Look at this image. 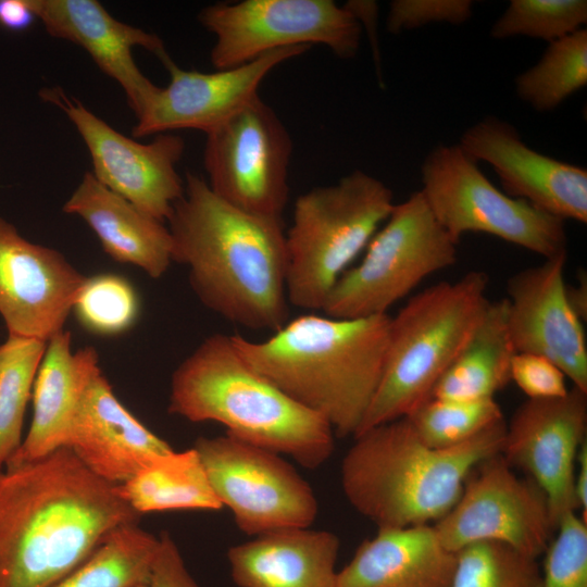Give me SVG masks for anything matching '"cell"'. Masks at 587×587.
I'll list each match as a JSON object with an SVG mask.
<instances>
[{"label": "cell", "instance_id": "obj_1", "mask_svg": "<svg viewBox=\"0 0 587 587\" xmlns=\"http://www.w3.org/2000/svg\"><path fill=\"white\" fill-rule=\"evenodd\" d=\"M112 485L64 447L0 469V587H52L117 528L138 523Z\"/></svg>", "mask_w": 587, "mask_h": 587}, {"label": "cell", "instance_id": "obj_2", "mask_svg": "<svg viewBox=\"0 0 587 587\" xmlns=\"http://www.w3.org/2000/svg\"><path fill=\"white\" fill-rule=\"evenodd\" d=\"M184 182L166 221L173 262L188 267L189 285L205 308L245 328L276 332L289 316L282 218L233 207L193 173Z\"/></svg>", "mask_w": 587, "mask_h": 587}, {"label": "cell", "instance_id": "obj_3", "mask_svg": "<svg viewBox=\"0 0 587 587\" xmlns=\"http://www.w3.org/2000/svg\"><path fill=\"white\" fill-rule=\"evenodd\" d=\"M390 315H300L262 341L232 335L241 357L291 399L354 436L378 387Z\"/></svg>", "mask_w": 587, "mask_h": 587}, {"label": "cell", "instance_id": "obj_4", "mask_svg": "<svg viewBox=\"0 0 587 587\" xmlns=\"http://www.w3.org/2000/svg\"><path fill=\"white\" fill-rule=\"evenodd\" d=\"M501 420L447 449L425 445L407 417L357 436L341 464V486L351 507L377 528L439 521L457 503L472 471L501 452Z\"/></svg>", "mask_w": 587, "mask_h": 587}, {"label": "cell", "instance_id": "obj_5", "mask_svg": "<svg viewBox=\"0 0 587 587\" xmlns=\"http://www.w3.org/2000/svg\"><path fill=\"white\" fill-rule=\"evenodd\" d=\"M168 413L190 422H216L245 442L285 453L314 470L334 451L329 423L255 371L232 335L212 334L171 377Z\"/></svg>", "mask_w": 587, "mask_h": 587}, {"label": "cell", "instance_id": "obj_6", "mask_svg": "<svg viewBox=\"0 0 587 587\" xmlns=\"http://www.w3.org/2000/svg\"><path fill=\"white\" fill-rule=\"evenodd\" d=\"M488 284L485 272L471 271L422 290L390 316L382 377L354 436L405 417L430 398L489 302Z\"/></svg>", "mask_w": 587, "mask_h": 587}, {"label": "cell", "instance_id": "obj_7", "mask_svg": "<svg viewBox=\"0 0 587 587\" xmlns=\"http://www.w3.org/2000/svg\"><path fill=\"white\" fill-rule=\"evenodd\" d=\"M395 204L392 190L360 170L300 195L285 234L288 302L322 311L336 282Z\"/></svg>", "mask_w": 587, "mask_h": 587}, {"label": "cell", "instance_id": "obj_8", "mask_svg": "<svg viewBox=\"0 0 587 587\" xmlns=\"http://www.w3.org/2000/svg\"><path fill=\"white\" fill-rule=\"evenodd\" d=\"M458 243L417 190L395 204L361 262L336 282L322 311L336 319L388 314L423 279L455 263Z\"/></svg>", "mask_w": 587, "mask_h": 587}, {"label": "cell", "instance_id": "obj_9", "mask_svg": "<svg viewBox=\"0 0 587 587\" xmlns=\"http://www.w3.org/2000/svg\"><path fill=\"white\" fill-rule=\"evenodd\" d=\"M422 192L438 223L457 241L483 233L545 260L567 253L565 222L498 189L459 145H438L421 166Z\"/></svg>", "mask_w": 587, "mask_h": 587}, {"label": "cell", "instance_id": "obj_10", "mask_svg": "<svg viewBox=\"0 0 587 587\" xmlns=\"http://www.w3.org/2000/svg\"><path fill=\"white\" fill-rule=\"evenodd\" d=\"M200 24L215 37L216 70L251 62L273 50L322 45L341 59L355 57L362 25L333 0H242L204 7Z\"/></svg>", "mask_w": 587, "mask_h": 587}, {"label": "cell", "instance_id": "obj_11", "mask_svg": "<svg viewBox=\"0 0 587 587\" xmlns=\"http://www.w3.org/2000/svg\"><path fill=\"white\" fill-rule=\"evenodd\" d=\"M192 447L214 494L243 533L309 527L315 520L319 507L311 486L278 453L227 434L199 437Z\"/></svg>", "mask_w": 587, "mask_h": 587}, {"label": "cell", "instance_id": "obj_12", "mask_svg": "<svg viewBox=\"0 0 587 587\" xmlns=\"http://www.w3.org/2000/svg\"><path fill=\"white\" fill-rule=\"evenodd\" d=\"M290 135L260 97L207 134L203 163L208 185L247 213L282 218L288 201Z\"/></svg>", "mask_w": 587, "mask_h": 587}, {"label": "cell", "instance_id": "obj_13", "mask_svg": "<svg viewBox=\"0 0 587 587\" xmlns=\"http://www.w3.org/2000/svg\"><path fill=\"white\" fill-rule=\"evenodd\" d=\"M434 527L452 552L491 541L534 559L545 552L557 528L542 489L516 475L500 453L472 471L457 503Z\"/></svg>", "mask_w": 587, "mask_h": 587}, {"label": "cell", "instance_id": "obj_14", "mask_svg": "<svg viewBox=\"0 0 587 587\" xmlns=\"http://www.w3.org/2000/svg\"><path fill=\"white\" fill-rule=\"evenodd\" d=\"M39 95L73 123L89 151L91 174L100 184L148 215L163 223L168 220L185 190L176 170L185 151L180 136L163 133L141 143L115 130L59 87Z\"/></svg>", "mask_w": 587, "mask_h": 587}, {"label": "cell", "instance_id": "obj_15", "mask_svg": "<svg viewBox=\"0 0 587 587\" xmlns=\"http://www.w3.org/2000/svg\"><path fill=\"white\" fill-rule=\"evenodd\" d=\"M587 392L575 387L552 399H527L507 424L500 454L545 492L555 527L575 512L577 453L586 440Z\"/></svg>", "mask_w": 587, "mask_h": 587}, {"label": "cell", "instance_id": "obj_16", "mask_svg": "<svg viewBox=\"0 0 587 587\" xmlns=\"http://www.w3.org/2000/svg\"><path fill=\"white\" fill-rule=\"evenodd\" d=\"M310 48L273 50L246 64L213 73L185 71L171 59L164 64L168 84L157 87L132 135L141 138L177 129L209 134L259 97V87L271 71Z\"/></svg>", "mask_w": 587, "mask_h": 587}, {"label": "cell", "instance_id": "obj_17", "mask_svg": "<svg viewBox=\"0 0 587 587\" xmlns=\"http://www.w3.org/2000/svg\"><path fill=\"white\" fill-rule=\"evenodd\" d=\"M85 277L0 216V315L9 335L47 341L64 329Z\"/></svg>", "mask_w": 587, "mask_h": 587}, {"label": "cell", "instance_id": "obj_18", "mask_svg": "<svg viewBox=\"0 0 587 587\" xmlns=\"http://www.w3.org/2000/svg\"><path fill=\"white\" fill-rule=\"evenodd\" d=\"M566 260L567 253L546 259L509 278V332L516 352L547 358L587 392V342L583 321L567 300Z\"/></svg>", "mask_w": 587, "mask_h": 587}, {"label": "cell", "instance_id": "obj_19", "mask_svg": "<svg viewBox=\"0 0 587 587\" xmlns=\"http://www.w3.org/2000/svg\"><path fill=\"white\" fill-rule=\"evenodd\" d=\"M458 145L476 162L491 165L507 195L564 222H587L586 168L529 148L508 122L486 116L470 126Z\"/></svg>", "mask_w": 587, "mask_h": 587}, {"label": "cell", "instance_id": "obj_20", "mask_svg": "<svg viewBox=\"0 0 587 587\" xmlns=\"http://www.w3.org/2000/svg\"><path fill=\"white\" fill-rule=\"evenodd\" d=\"M26 1L50 36L85 49L98 67L120 84L138 117L158 86L139 70L133 49H146L164 65L171 58L162 39L114 18L96 0Z\"/></svg>", "mask_w": 587, "mask_h": 587}, {"label": "cell", "instance_id": "obj_21", "mask_svg": "<svg viewBox=\"0 0 587 587\" xmlns=\"http://www.w3.org/2000/svg\"><path fill=\"white\" fill-rule=\"evenodd\" d=\"M68 448L89 471L112 485L125 483L173 450L124 407L101 370L82 397Z\"/></svg>", "mask_w": 587, "mask_h": 587}, {"label": "cell", "instance_id": "obj_22", "mask_svg": "<svg viewBox=\"0 0 587 587\" xmlns=\"http://www.w3.org/2000/svg\"><path fill=\"white\" fill-rule=\"evenodd\" d=\"M71 342V333L65 329L47 340L33 387V420L8 464L33 461L68 447L71 427L82 397L91 378L101 370L93 347L73 351Z\"/></svg>", "mask_w": 587, "mask_h": 587}, {"label": "cell", "instance_id": "obj_23", "mask_svg": "<svg viewBox=\"0 0 587 587\" xmlns=\"http://www.w3.org/2000/svg\"><path fill=\"white\" fill-rule=\"evenodd\" d=\"M455 562L434 525L378 528L337 572L336 587H451Z\"/></svg>", "mask_w": 587, "mask_h": 587}, {"label": "cell", "instance_id": "obj_24", "mask_svg": "<svg viewBox=\"0 0 587 587\" xmlns=\"http://www.w3.org/2000/svg\"><path fill=\"white\" fill-rule=\"evenodd\" d=\"M339 548L328 530L290 527L234 546L227 559L239 587H336Z\"/></svg>", "mask_w": 587, "mask_h": 587}, {"label": "cell", "instance_id": "obj_25", "mask_svg": "<svg viewBox=\"0 0 587 587\" xmlns=\"http://www.w3.org/2000/svg\"><path fill=\"white\" fill-rule=\"evenodd\" d=\"M63 211L79 216L114 261L135 265L152 278L173 262V239L165 223L100 184L91 172L65 201Z\"/></svg>", "mask_w": 587, "mask_h": 587}, {"label": "cell", "instance_id": "obj_26", "mask_svg": "<svg viewBox=\"0 0 587 587\" xmlns=\"http://www.w3.org/2000/svg\"><path fill=\"white\" fill-rule=\"evenodd\" d=\"M514 349L505 298L489 301L455 360L435 385L432 396L453 400H482L511 382Z\"/></svg>", "mask_w": 587, "mask_h": 587}, {"label": "cell", "instance_id": "obj_27", "mask_svg": "<svg viewBox=\"0 0 587 587\" xmlns=\"http://www.w3.org/2000/svg\"><path fill=\"white\" fill-rule=\"evenodd\" d=\"M116 490L138 514L171 510L217 511L214 494L199 453L191 447L172 450L116 485Z\"/></svg>", "mask_w": 587, "mask_h": 587}, {"label": "cell", "instance_id": "obj_28", "mask_svg": "<svg viewBox=\"0 0 587 587\" xmlns=\"http://www.w3.org/2000/svg\"><path fill=\"white\" fill-rule=\"evenodd\" d=\"M158 547L138 523L122 526L52 587H133L148 578Z\"/></svg>", "mask_w": 587, "mask_h": 587}, {"label": "cell", "instance_id": "obj_29", "mask_svg": "<svg viewBox=\"0 0 587 587\" xmlns=\"http://www.w3.org/2000/svg\"><path fill=\"white\" fill-rule=\"evenodd\" d=\"M519 98L538 112L558 108L587 85V30L548 45L539 61L515 78Z\"/></svg>", "mask_w": 587, "mask_h": 587}, {"label": "cell", "instance_id": "obj_30", "mask_svg": "<svg viewBox=\"0 0 587 587\" xmlns=\"http://www.w3.org/2000/svg\"><path fill=\"white\" fill-rule=\"evenodd\" d=\"M47 341L8 335L0 344V469L20 448L27 403Z\"/></svg>", "mask_w": 587, "mask_h": 587}, {"label": "cell", "instance_id": "obj_31", "mask_svg": "<svg viewBox=\"0 0 587 587\" xmlns=\"http://www.w3.org/2000/svg\"><path fill=\"white\" fill-rule=\"evenodd\" d=\"M405 417L425 445L447 449L503 420V414L495 398L453 400L430 397Z\"/></svg>", "mask_w": 587, "mask_h": 587}, {"label": "cell", "instance_id": "obj_32", "mask_svg": "<svg viewBox=\"0 0 587 587\" xmlns=\"http://www.w3.org/2000/svg\"><path fill=\"white\" fill-rule=\"evenodd\" d=\"M537 559L505 545L483 541L457 552L451 587H540Z\"/></svg>", "mask_w": 587, "mask_h": 587}, {"label": "cell", "instance_id": "obj_33", "mask_svg": "<svg viewBox=\"0 0 587 587\" xmlns=\"http://www.w3.org/2000/svg\"><path fill=\"white\" fill-rule=\"evenodd\" d=\"M139 311L134 286L125 277L111 273L86 276L72 308L84 328L101 336L128 330Z\"/></svg>", "mask_w": 587, "mask_h": 587}, {"label": "cell", "instance_id": "obj_34", "mask_svg": "<svg viewBox=\"0 0 587 587\" xmlns=\"http://www.w3.org/2000/svg\"><path fill=\"white\" fill-rule=\"evenodd\" d=\"M586 22L585 0H511L490 35L494 39L528 36L550 43L583 28Z\"/></svg>", "mask_w": 587, "mask_h": 587}, {"label": "cell", "instance_id": "obj_35", "mask_svg": "<svg viewBox=\"0 0 587 587\" xmlns=\"http://www.w3.org/2000/svg\"><path fill=\"white\" fill-rule=\"evenodd\" d=\"M545 550L540 587H587V521L570 512Z\"/></svg>", "mask_w": 587, "mask_h": 587}, {"label": "cell", "instance_id": "obj_36", "mask_svg": "<svg viewBox=\"0 0 587 587\" xmlns=\"http://www.w3.org/2000/svg\"><path fill=\"white\" fill-rule=\"evenodd\" d=\"M471 0H394L386 18L387 30L399 34L433 23L461 25L473 14Z\"/></svg>", "mask_w": 587, "mask_h": 587}, {"label": "cell", "instance_id": "obj_37", "mask_svg": "<svg viewBox=\"0 0 587 587\" xmlns=\"http://www.w3.org/2000/svg\"><path fill=\"white\" fill-rule=\"evenodd\" d=\"M563 372L542 355L516 352L511 363V380L528 399H552L567 394Z\"/></svg>", "mask_w": 587, "mask_h": 587}, {"label": "cell", "instance_id": "obj_38", "mask_svg": "<svg viewBox=\"0 0 587 587\" xmlns=\"http://www.w3.org/2000/svg\"><path fill=\"white\" fill-rule=\"evenodd\" d=\"M133 587H199L188 572L180 551L167 532L159 536V547L148 578Z\"/></svg>", "mask_w": 587, "mask_h": 587}, {"label": "cell", "instance_id": "obj_39", "mask_svg": "<svg viewBox=\"0 0 587 587\" xmlns=\"http://www.w3.org/2000/svg\"><path fill=\"white\" fill-rule=\"evenodd\" d=\"M36 20L26 0H0V25L10 30H24Z\"/></svg>", "mask_w": 587, "mask_h": 587}, {"label": "cell", "instance_id": "obj_40", "mask_svg": "<svg viewBox=\"0 0 587 587\" xmlns=\"http://www.w3.org/2000/svg\"><path fill=\"white\" fill-rule=\"evenodd\" d=\"M575 473V498L577 508L582 510V519L587 521V441L580 446Z\"/></svg>", "mask_w": 587, "mask_h": 587}, {"label": "cell", "instance_id": "obj_41", "mask_svg": "<svg viewBox=\"0 0 587 587\" xmlns=\"http://www.w3.org/2000/svg\"><path fill=\"white\" fill-rule=\"evenodd\" d=\"M566 296L570 305L582 321L587 317V280L585 272L578 274L576 286L566 285Z\"/></svg>", "mask_w": 587, "mask_h": 587}]
</instances>
